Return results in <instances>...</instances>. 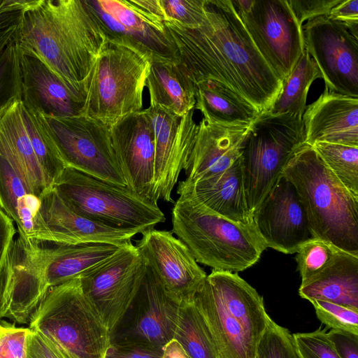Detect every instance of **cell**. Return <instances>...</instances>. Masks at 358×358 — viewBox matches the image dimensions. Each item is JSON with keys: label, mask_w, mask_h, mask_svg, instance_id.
I'll use <instances>...</instances> for the list:
<instances>
[{"label": "cell", "mask_w": 358, "mask_h": 358, "mask_svg": "<svg viewBox=\"0 0 358 358\" xmlns=\"http://www.w3.org/2000/svg\"><path fill=\"white\" fill-rule=\"evenodd\" d=\"M205 20L197 28L166 21L180 64L194 84L214 80L266 113L282 81L255 47L231 0H205Z\"/></svg>", "instance_id": "cell-1"}, {"label": "cell", "mask_w": 358, "mask_h": 358, "mask_svg": "<svg viewBox=\"0 0 358 358\" xmlns=\"http://www.w3.org/2000/svg\"><path fill=\"white\" fill-rule=\"evenodd\" d=\"M15 40L20 52L40 59L84 103L87 81L107 40L86 0H34L20 12Z\"/></svg>", "instance_id": "cell-2"}, {"label": "cell", "mask_w": 358, "mask_h": 358, "mask_svg": "<svg viewBox=\"0 0 358 358\" xmlns=\"http://www.w3.org/2000/svg\"><path fill=\"white\" fill-rule=\"evenodd\" d=\"M192 301L220 358H255L271 318L254 287L237 273L213 270Z\"/></svg>", "instance_id": "cell-3"}, {"label": "cell", "mask_w": 358, "mask_h": 358, "mask_svg": "<svg viewBox=\"0 0 358 358\" xmlns=\"http://www.w3.org/2000/svg\"><path fill=\"white\" fill-rule=\"evenodd\" d=\"M282 175L295 187L313 238L358 255V197L327 167L314 148L304 144Z\"/></svg>", "instance_id": "cell-4"}, {"label": "cell", "mask_w": 358, "mask_h": 358, "mask_svg": "<svg viewBox=\"0 0 358 358\" xmlns=\"http://www.w3.org/2000/svg\"><path fill=\"white\" fill-rule=\"evenodd\" d=\"M172 231L196 262L213 270L236 273L257 263L266 249L254 223L230 220L209 210L189 194L172 208Z\"/></svg>", "instance_id": "cell-5"}, {"label": "cell", "mask_w": 358, "mask_h": 358, "mask_svg": "<svg viewBox=\"0 0 358 358\" xmlns=\"http://www.w3.org/2000/svg\"><path fill=\"white\" fill-rule=\"evenodd\" d=\"M152 62L132 43L107 38L87 81L81 114L112 125L142 110Z\"/></svg>", "instance_id": "cell-6"}, {"label": "cell", "mask_w": 358, "mask_h": 358, "mask_svg": "<svg viewBox=\"0 0 358 358\" xmlns=\"http://www.w3.org/2000/svg\"><path fill=\"white\" fill-rule=\"evenodd\" d=\"M29 325L66 358H104L110 345V331L84 294L79 278L50 287Z\"/></svg>", "instance_id": "cell-7"}, {"label": "cell", "mask_w": 358, "mask_h": 358, "mask_svg": "<svg viewBox=\"0 0 358 358\" xmlns=\"http://www.w3.org/2000/svg\"><path fill=\"white\" fill-rule=\"evenodd\" d=\"M53 187L73 211L97 223L143 234L166 221L157 202L127 186H118L65 167Z\"/></svg>", "instance_id": "cell-8"}, {"label": "cell", "mask_w": 358, "mask_h": 358, "mask_svg": "<svg viewBox=\"0 0 358 358\" xmlns=\"http://www.w3.org/2000/svg\"><path fill=\"white\" fill-rule=\"evenodd\" d=\"M302 117L262 113L251 124L242 152L244 187L252 215L281 177L289 159L306 144Z\"/></svg>", "instance_id": "cell-9"}, {"label": "cell", "mask_w": 358, "mask_h": 358, "mask_svg": "<svg viewBox=\"0 0 358 358\" xmlns=\"http://www.w3.org/2000/svg\"><path fill=\"white\" fill-rule=\"evenodd\" d=\"M231 2L259 52L282 81L305 49L302 26L287 0Z\"/></svg>", "instance_id": "cell-10"}, {"label": "cell", "mask_w": 358, "mask_h": 358, "mask_svg": "<svg viewBox=\"0 0 358 358\" xmlns=\"http://www.w3.org/2000/svg\"><path fill=\"white\" fill-rule=\"evenodd\" d=\"M42 115L66 167L127 186L113 150L110 125L83 114L64 117Z\"/></svg>", "instance_id": "cell-11"}, {"label": "cell", "mask_w": 358, "mask_h": 358, "mask_svg": "<svg viewBox=\"0 0 358 358\" xmlns=\"http://www.w3.org/2000/svg\"><path fill=\"white\" fill-rule=\"evenodd\" d=\"M180 306L146 262L141 286L110 332V343L163 349L173 338Z\"/></svg>", "instance_id": "cell-12"}, {"label": "cell", "mask_w": 358, "mask_h": 358, "mask_svg": "<svg viewBox=\"0 0 358 358\" xmlns=\"http://www.w3.org/2000/svg\"><path fill=\"white\" fill-rule=\"evenodd\" d=\"M146 271V262L131 243L83 273L82 290L110 332L134 299Z\"/></svg>", "instance_id": "cell-13"}, {"label": "cell", "mask_w": 358, "mask_h": 358, "mask_svg": "<svg viewBox=\"0 0 358 358\" xmlns=\"http://www.w3.org/2000/svg\"><path fill=\"white\" fill-rule=\"evenodd\" d=\"M305 49L329 90L358 98V38L341 22L326 16L302 25Z\"/></svg>", "instance_id": "cell-14"}, {"label": "cell", "mask_w": 358, "mask_h": 358, "mask_svg": "<svg viewBox=\"0 0 358 358\" xmlns=\"http://www.w3.org/2000/svg\"><path fill=\"white\" fill-rule=\"evenodd\" d=\"M155 136L152 197L173 202L172 192L192 150L199 125L194 110L179 116L158 105L144 109Z\"/></svg>", "instance_id": "cell-15"}, {"label": "cell", "mask_w": 358, "mask_h": 358, "mask_svg": "<svg viewBox=\"0 0 358 358\" xmlns=\"http://www.w3.org/2000/svg\"><path fill=\"white\" fill-rule=\"evenodd\" d=\"M35 242L18 236L0 266V320L29 324L48 292L36 262Z\"/></svg>", "instance_id": "cell-16"}, {"label": "cell", "mask_w": 358, "mask_h": 358, "mask_svg": "<svg viewBox=\"0 0 358 358\" xmlns=\"http://www.w3.org/2000/svg\"><path fill=\"white\" fill-rule=\"evenodd\" d=\"M136 246L174 300L192 301L207 275L185 243L171 231L154 228L143 233Z\"/></svg>", "instance_id": "cell-17"}, {"label": "cell", "mask_w": 358, "mask_h": 358, "mask_svg": "<svg viewBox=\"0 0 358 358\" xmlns=\"http://www.w3.org/2000/svg\"><path fill=\"white\" fill-rule=\"evenodd\" d=\"M255 227L266 248L296 253L313 238L296 190L282 175L252 213Z\"/></svg>", "instance_id": "cell-18"}, {"label": "cell", "mask_w": 358, "mask_h": 358, "mask_svg": "<svg viewBox=\"0 0 358 358\" xmlns=\"http://www.w3.org/2000/svg\"><path fill=\"white\" fill-rule=\"evenodd\" d=\"M110 136L127 187L155 201V136L145 110L128 115L110 125Z\"/></svg>", "instance_id": "cell-19"}, {"label": "cell", "mask_w": 358, "mask_h": 358, "mask_svg": "<svg viewBox=\"0 0 358 358\" xmlns=\"http://www.w3.org/2000/svg\"><path fill=\"white\" fill-rule=\"evenodd\" d=\"M184 169L185 178L177 187H185L221 173L242 156L250 126L210 123L202 118Z\"/></svg>", "instance_id": "cell-20"}, {"label": "cell", "mask_w": 358, "mask_h": 358, "mask_svg": "<svg viewBox=\"0 0 358 358\" xmlns=\"http://www.w3.org/2000/svg\"><path fill=\"white\" fill-rule=\"evenodd\" d=\"M108 39L124 40L150 53L152 61L179 62L165 26L157 27L133 10L125 0H87Z\"/></svg>", "instance_id": "cell-21"}, {"label": "cell", "mask_w": 358, "mask_h": 358, "mask_svg": "<svg viewBox=\"0 0 358 358\" xmlns=\"http://www.w3.org/2000/svg\"><path fill=\"white\" fill-rule=\"evenodd\" d=\"M40 215L48 242L55 244L106 243L124 246L136 231L117 229L97 223L73 211L50 187L41 196Z\"/></svg>", "instance_id": "cell-22"}, {"label": "cell", "mask_w": 358, "mask_h": 358, "mask_svg": "<svg viewBox=\"0 0 358 358\" xmlns=\"http://www.w3.org/2000/svg\"><path fill=\"white\" fill-rule=\"evenodd\" d=\"M305 142H326L358 147V98L325 87L302 116Z\"/></svg>", "instance_id": "cell-23"}, {"label": "cell", "mask_w": 358, "mask_h": 358, "mask_svg": "<svg viewBox=\"0 0 358 358\" xmlns=\"http://www.w3.org/2000/svg\"><path fill=\"white\" fill-rule=\"evenodd\" d=\"M20 52L22 104L47 116L82 113L84 103L40 59Z\"/></svg>", "instance_id": "cell-24"}, {"label": "cell", "mask_w": 358, "mask_h": 358, "mask_svg": "<svg viewBox=\"0 0 358 358\" xmlns=\"http://www.w3.org/2000/svg\"><path fill=\"white\" fill-rule=\"evenodd\" d=\"M35 242L34 256L45 288L62 285L115 253L121 247L106 243L55 244L41 248Z\"/></svg>", "instance_id": "cell-25"}, {"label": "cell", "mask_w": 358, "mask_h": 358, "mask_svg": "<svg viewBox=\"0 0 358 358\" xmlns=\"http://www.w3.org/2000/svg\"><path fill=\"white\" fill-rule=\"evenodd\" d=\"M177 194H189L213 212L230 220L252 224L243 176L242 157L224 172L185 187Z\"/></svg>", "instance_id": "cell-26"}, {"label": "cell", "mask_w": 358, "mask_h": 358, "mask_svg": "<svg viewBox=\"0 0 358 358\" xmlns=\"http://www.w3.org/2000/svg\"><path fill=\"white\" fill-rule=\"evenodd\" d=\"M41 198L27 185L12 162L0 152V207L16 223L19 236L48 242L41 215Z\"/></svg>", "instance_id": "cell-27"}, {"label": "cell", "mask_w": 358, "mask_h": 358, "mask_svg": "<svg viewBox=\"0 0 358 358\" xmlns=\"http://www.w3.org/2000/svg\"><path fill=\"white\" fill-rule=\"evenodd\" d=\"M0 152L12 162L34 194L40 197L50 188L24 125L21 99L0 111Z\"/></svg>", "instance_id": "cell-28"}, {"label": "cell", "mask_w": 358, "mask_h": 358, "mask_svg": "<svg viewBox=\"0 0 358 358\" xmlns=\"http://www.w3.org/2000/svg\"><path fill=\"white\" fill-rule=\"evenodd\" d=\"M299 296L358 310V255L339 250L331 263L317 275L301 283Z\"/></svg>", "instance_id": "cell-29"}, {"label": "cell", "mask_w": 358, "mask_h": 358, "mask_svg": "<svg viewBox=\"0 0 358 358\" xmlns=\"http://www.w3.org/2000/svg\"><path fill=\"white\" fill-rule=\"evenodd\" d=\"M196 104L207 122L229 126H250L261 115L229 87L214 80L194 84Z\"/></svg>", "instance_id": "cell-30"}, {"label": "cell", "mask_w": 358, "mask_h": 358, "mask_svg": "<svg viewBox=\"0 0 358 358\" xmlns=\"http://www.w3.org/2000/svg\"><path fill=\"white\" fill-rule=\"evenodd\" d=\"M146 87L151 105L160 106L179 116L194 110L195 86L179 62L152 61Z\"/></svg>", "instance_id": "cell-31"}, {"label": "cell", "mask_w": 358, "mask_h": 358, "mask_svg": "<svg viewBox=\"0 0 358 358\" xmlns=\"http://www.w3.org/2000/svg\"><path fill=\"white\" fill-rule=\"evenodd\" d=\"M322 78L317 65L306 49L290 73L282 81L279 95L266 112L270 115L291 113L303 116L309 88Z\"/></svg>", "instance_id": "cell-32"}, {"label": "cell", "mask_w": 358, "mask_h": 358, "mask_svg": "<svg viewBox=\"0 0 358 358\" xmlns=\"http://www.w3.org/2000/svg\"><path fill=\"white\" fill-rule=\"evenodd\" d=\"M189 358H220L209 329L193 301L180 303L173 338Z\"/></svg>", "instance_id": "cell-33"}, {"label": "cell", "mask_w": 358, "mask_h": 358, "mask_svg": "<svg viewBox=\"0 0 358 358\" xmlns=\"http://www.w3.org/2000/svg\"><path fill=\"white\" fill-rule=\"evenodd\" d=\"M24 127L37 159L50 186L66 167L41 113L24 106L21 101Z\"/></svg>", "instance_id": "cell-34"}, {"label": "cell", "mask_w": 358, "mask_h": 358, "mask_svg": "<svg viewBox=\"0 0 358 358\" xmlns=\"http://www.w3.org/2000/svg\"><path fill=\"white\" fill-rule=\"evenodd\" d=\"M311 146L343 186L358 197V147L326 142Z\"/></svg>", "instance_id": "cell-35"}, {"label": "cell", "mask_w": 358, "mask_h": 358, "mask_svg": "<svg viewBox=\"0 0 358 358\" xmlns=\"http://www.w3.org/2000/svg\"><path fill=\"white\" fill-rule=\"evenodd\" d=\"M339 249L331 243L313 238L303 243L296 252V262L301 282H305L322 272L335 259Z\"/></svg>", "instance_id": "cell-36"}, {"label": "cell", "mask_w": 358, "mask_h": 358, "mask_svg": "<svg viewBox=\"0 0 358 358\" xmlns=\"http://www.w3.org/2000/svg\"><path fill=\"white\" fill-rule=\"evenodd\" d=\"M18 99H22V80L14 37L0 56V111Z\"/></svg>", "instance_id": "cell-37"}, {"label": "cell", "mask_w": 358, "mask_h": 358, "mask_svg": "<svg viewBox=\"0 0 358 358\" xmlns=\"http://www.w3.org/2000/svg\"><path fill=\"white\" fill-rule=\"evenodd\" d=\"M255 358H299L289 331L271 320Z\"/></svg>", "instance_id": "cell-38"}, {"label": "cell", "mask_w": 358, "mask_h": 358, "mask_svg": "<svg viewBox=\"0 0 358 358\" xmlns=\"http://www.w3.org/2000/svg\"><path fill=\"white\" fill-rule=\"evenodd\" d=\"M319 320L327 328L358 335V310L331 302L312 300Z\"/></svg>", "instance_id": "cell-39"}, {"label": "cell", "mask_w": 358, "mask_h": 358, "mask_svg": "<svg viewBox=\"0 0 358 358\" xmlns=\"http://www.w3.org/2000/svg\"><path fill=\"white\" fill-rule=\"evenodd\" d=\"M161 3L166 21L187 28H197L205 20V0H161Z\"/></svg>", "instance_id": "cell-40"}, {"label": "cell", "mask_w": 358, "mask_h": 358, "mask_svg": "<svg viewBox=\"0 0 358 358\" xmlns=\"http://www.w3.org/2000/svg\"><path fill=\"white\" fill-rule=\"evenodd\" d=\"M292 335L299 358H340L324 329Z\"/></svg>", "instance_id": "cell-41"}, {"label": "cell", "mask_w": 358, "mask_h": 358, "mask_svg": "<svg viewBox=\"0 0 358 358\" xmlns=\"http://www.w3.org/2000/svg\"><path fill=\"white\" fill-rule=\"evenodd\" d=\"M29 328L0 320V358H27Z\"/></svg>", "instance_id": "cell-42"}, {"label": "cell", "mask_w": 358, "mask_h": 358, "mask_svg": "<svg viewBox=\"0 0 358 358\" xmlns=\"http://www.w3.org/2000/svg\"><path fill=\"white\" fill-rule=\"evenodd\" d=\"M342 0H287L298 22H303L320 16H327L331 10Z\"/></svg>", "instance_id": "cell-43"}, {"label": "cell", "mask_w": 358, "mask_h": 358, "mask_svg": "<svg viewBox=\"0 0 358 358\" xmlns=\"http://www.w3.org/2000/svg\"><path fill=\"white\" fill-rule=\"evenodd\" d=\"M326 17L343 22L358 38V0H342Z\"/></svg>", "instance_id": "cell-44"}, {"label": "cell", "mask_w": 358, "mask_h": 358, "mask_svg": "<svg viewBox=\"0 0 358 358\" xmlns=\"http://www.w3.org/2000/svg\"><path fill=\"white\" fill-rule=\"evenodd\" d=\"M27 358L66 357L48 338L30 329L27 338Z\"/></svg>", "instance_id": "cell-45"}, {"label": "cell", "mask_w": 358, "mask_h": 358, "mask_svg": "<svg viewBox=\"0 0 358 358\" xmlns=\"http://www.w3.org/2000/svg\"><path fill=\"white\" fill-rule=\"evenodd\" d=\"M126 3L152 24L164 27L166 16L161 0H125Z\"/></svg>", "instance_id": "cell-46"}, {"label": "cell", "mask_w": 358, "mask_h": 358, "mask_svg": "<svg viewBox=\"0 0 358 358\" xmlns=\"http://www.w3.org/2000/svg\"><path fill=\"white\" fill-rule=\"evenodd\" d=\"M327 335L340 358H358V335L336 329Z\"/></svg>", "instance_id": "cell-47"}, {"label": "cell", "mask_w": 358, "mask_h": 358, "mask_svg": "<svg viewBox=\"0 0 358 358\" xmlns=\"http://www.w3.org/2000/svg\"><path fill=\"white\" fill-rule=\"evenodd\" d=\"M163 349L141 345H121L110 343L104 358H158Z\"/></svg>", "instance_id": "cell-48"}, {"label": "cell", "mask_w": 358, "mask_h": 358, "mask_svg": "<svg viewBox=\"0 0 358 358\" xmlns=\"http://www.w3.org/2000/svg\"><path fill=\"white\" fill-rule=\"evenodd\" d=\"M20 13L0 15V56L15 37Z\"/></svg>", "instance_id": "cell-49"}, {"label": "cell", "mask_w": 358, "mask_h": 358, "mask_svg": "<svg viewBox=\"0 0 358 358\" xmlns=\"http://www.w3.org/2000/svg\"><path fill=\"white\" fill-rule=\"evenodd\" d=\"M15 234L16 229L13 221L0 207V266L3 262Z\"/></svg>", "instance_id": "cell-50"}, {"label": "cell", "mask_w": 358, "mask_h": 358, "mask_svg": "<svg viewBox=\"0 0 358 358\" xmlns=\"http://www.w3.org/2000/svg\"><path fill=\"white\" fill-rule=\"evenodd\" d=\"M34 0H0V15L22 12L29 7Z\"/></svg>", "instance_id": "cell-51"}, {"label": "cell", "mask_w": 358, "mask_h": 358, "mask_svg": "<svg viewBox=\"0 0 358 358\" xmlns=\"http://www.w3.org/2000/svg\"><path fill=\"white\" fill-rule=\"evenodd\" d=\"M158 358H189L180 343L172 339L163 348L162 353Z\"/></svg>", "instance_id": "cell-52"}]
</instances>
